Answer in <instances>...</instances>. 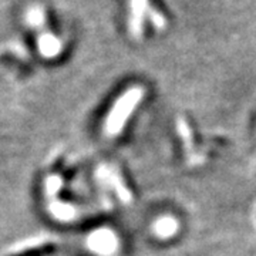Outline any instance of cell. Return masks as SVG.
Segmentation results:
<instances>
[{"mask_svg": "<svg viewBox=\"0 0 256 256\" xmlns=\"http://www.w3.org/2000/svg\"><path fill=\"white\" fill-rule=\"evenodd\" d=\"M142 96H144V90L141 87H132L116 101V104L112 106L111 112L108 114L106 124H104V131L107 136L116 137L122 131L128 117L132 114V111L136 110Z\"/></svg>", "mask_w": 256, "mask_h": 256, "instance_id": "cell-1", "label": "cell"}, {"mask_svg": "<svg viewBox=\"0 0 256 256\" xmlns=\"http://www.w3.org/2000/svg\"><path fill=\"white\" fill-rule=\"evenodd\" d=\"M88 244H90V248L94 252H97L102 256L112 255L118 248L117 236L107 229H101V230L94 232L88 239Z\"/></svg>", "mask_w": 256, "mask_h": 256, "instance_id": "cell-2", "label": "cell"}, {"mask_svg": "<svg viewBox=\"0 0 256 256\" xmlns=\"http://www.w3.org/2000/svg\"><path fill=\"white\" fill-rule=\"evenodd\" d=\"M178 226H180L178 220H174L172 216H162L156 222L154 230H156V236L160 238H171L178 230Z\"/></svg>", "mask_w": 256, "mask_h": 256, "instance_id": "cell-3", "label": "cell"}, {"mask_svg": "<svg viewBox=\"0 0 256 256\" xmlns=\"http://www.w3.org/2000/svg\"><path fill=\"white\" fill-rule=\"evenodd\" d=\"M38 46H40V48H42L43 54L52 56V54H56V53L58 52V48H60V43H58V40L54 38L53 36H44V37H42V40H40Z\"/></svg>", "mask_w": 256, "mask_h": 256, "instance_id": "cell-4", "label": "cell"}, {"mask_svg": "<svg viewBox=\"0 0 256 256\" xmlns=\"http://www.w3.org/2000/svg\"><path fill=\"white\" fill-rule=\"evenodd\" d=\"M28 20L30 24L33 26H38L44 22V16H43V10L40 8H33V9L28 12Z\"/></svg>", "mask_w": 256, "mask_h": 256, "instance_id": "cell-5", "label": "cell"}]
</instances>
